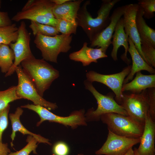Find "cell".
Listing matches in <instances>:
<instances>
[{"instance_id":"obj_41","label":"cell","mask_w":155,"mask_h":155,"mask_svg":"<svg viewBox=\"0 0 155 155\" xmlns=\"http://www.w3.org/2000/svg\"><path fill=\"white\" fill-rule=\"evenodd\" d=\"M77 155H84L83 154H78Z\"/></svg>"},{"instance_id":"obj_8","label":"cell","mask_w":155,"mask_h":155,"mask_svg":"<svg viewBox=\"0 0 155 155\" xmlns=\"http://www.w3.org/2000/svg\"><path fill=\"white\" fill-rule=\"evenodd\" d=\"M18 78L16 93L21 99L31 101L35 105H40L49 110H54L57 108L56 103L47 101L38 94L33 83L23 69L21 65L15 69Z\"/></svg>"},{"instance_id":"obj_40","label":"cell","mask_w":155,"mask_h":155,"mask_svg":"<svg viewBox=\"0 0 155 155\" xmlns=\"http://www.w3.org/2000/svg\"><path fill=\"white\" fill-rule=\"evenodd\" d=\"M1 1L0 0V8H1Z\"/></svg>"},{"instance_id":"obj_2","label":"cell","mask_w":155,"mask_h":155,"mask_svg":"<svg viewBox=\"0 0 155 155\" xmlns=\"http://www.w3.org/2000/svg\"><path fill=\"white\" fill-rule=\"evenodd\" d=\"M21 63L24 71L42 97L52 82L59 76V71L43 59L34 57L25 59Z\"/></svg>"},{"instance_id":"obj_3","label":"cell","mask_w":155,"mask_h":155,"mask_svg":"<svg viewBox=\"0 0 155 155\" xmlns=\"http://www.w3.org/2000/svg\"><path fill=\"white\" fill-rule=\"evenodd\" d=\"M71 35L57 34L48 36L40 34L35 36L34 42L41 51L46 61L57 63V57L61 53H65L71 49Z\"/></svg>"},{"instance_id":"obj_19","label":"cell","mask_w":155,"mask_h":155,"mask_svg":"<svg viewBox=\"0 0 155 155\" xmlns=\"http://www.w3.org/2000/svg\"><path fill=\"white\" fill-rule=\"evenodd\" d=\"M128 42L129 45L128 52L131 56L132 65L130 72L125 79L123 84L132 80L135 74L139 71L145 70L152 74H154L155 73V69L144 61L138 52L133 43L129 37Z\"/></svg>"},{"instance_id":"obj_7","label":"cell","mask_w":155,"mask_h":155,"mask_svg":"<svg viewBox=\"0 0 155 155\" xmlns=\"http://www.w3.org/2000/svg\"><path fill=\"white\" fill-rule=\"evenodd\" d=\"M21 107L32 110L39 115L40 120L37 123V126L46 120L50 122L58 123L66 126H69L72 129H75L80 125H87L84 110L74 111L69 116L63 117L56 115L40 105L28 104L22 106Z\"/></svg>"},{"instance_id":"obj_11","label":"cell","mask_w":155,"mask_h":155,"mask_svg":"<svg viewBox=\"0 0 155 155\" xmlns=\"http://www.w3.org/2000/svg\"><path fill=\"white\" fill-rule=\"evenodd\" d=\"M131 65H129L120 72L111 74H100L93 71L86 73L87 80L92 83L96 82L101 83L110 88L115 96V101L121 105L123 96L122 88L124 81L130 72Z\"/></svg>"},{"instance_id":"obj_34","label":"cell","mask_w":155,"mask_h":155,"mask_svg":"<svg viewBox=\"0 0 155 155\" xmlns=\"http://www.w3.org/2000/svg\"><path fill=\"white\" fill-rule=\"evenodd\" d=\"M12 24L8 13L0 11V27L9 26Z\"/></svg>"},{"instance_id":"obj_21","label":"cell","mask_w":155,"mask_h":155,"mask_svg":"<svg viewBox=\"0 0 155 155\" xmlns=\"http://www.w3.org/2000/svg\"><path fill=\"white\" fill-rule=\"evenodd\" d=\"M23 111L21 107H18L14 113L9 114V118L11 120L12 128V132L11 135L12 140L11 145L13 146V142L16 136L17 131H19L23 135L28 134L32 136L35 138L38 143H46L49 145L51 144L49 142V140L39 135L33 133L25 128L21 123L20 116L22 115Z\"/></svg>"},{"instance_id":"obj_26","label":"cell","mask_w":155,"mask_h":155,"mask_svg":"<svg viewBox=\"0 0 155 155\" xmlns=\"http://www.w3.org/2000/svg\"><path fill=\"white\" fill-rule=\"evenodd\" d=\"M16 88V86H13L5 90L0 91V110L5 108L9 103L21 99L17 95Z\"/></svg>"},{"instance_id":"obj_42","label":"cell","mask_w":155,"mask_h":155,"mask_svg":"<svg viewBox=\"0 0 155 155\" xmlns=\"http://www.w3.org/2000/svg\"></svg>"},{"instance_id":"obj_18","label":"cell","mask_w":155,"mask_h":155,"mask_svg":"<svg viewBox=\"0 0 155 155\" xmlns=\"http://www.w3.org/2000/svg\"><path fill=\"white\" fill-rule=\"evenodd\" d=\"M151 88H155V74L146 75L139 71L131 82L123 84L121 90L123 93L129 91L131 93L138 94Z\"/></svg>"},{"instance_id":"obj_9","label":"cell","mask_w":155,"mask_h":155,"mask_svg":"<svg viewBox=\"0 0 155 155\" xmlns=\"http://www.w3.org/2000/svg\"><path fill=\"white\" fill-rule=\"evenodd\" d=\"M121 100L120 105L128 116L144 125L146 116L149 113L147 89L138 94L123 93Z\"/></svg>"},{"instance_id":"obj_6","label":"cell","mask_w":155,"mask_h":155,"mask_svg":"<svg viewBox=\"0 0 155 155\" xmlns=\"http://www.w3.org/2000/svg\"><path fill=\"white\" fill-rule=\"evenodd\" d=\"M84 84L86 89L93 94L98 104L96 110L91 108L85 115L86 121H99L102 115L111 113L128 116L124 109L117 103L112 95H105L101 94L96 89L92 83L87 80L84 81Z\"/></svg>"},{"instance_id":"obj_20","label":"cell","mask_w":155,"mask_h":155,"mask_svg":"<svg viewBox=\"0 0 155 155\" xmlns=\"http://www.w3.org/2000/svg\"><path fill=\"white\" fill-rule=\"evenodd\" d=\"M83 0H70L61 5H55L52 12L55 18L76 22L78 11Z\"/></svg>"},{"instance_id":"obj_36","label":"cell","mask_w":155,"mask_h":155,"mask_svg":"<svg viewBox=\"0 0 155 155\" xmlns=\"http://www.w3.org/2000/svg\"><path fill=\"white\" fill-rule=\"evenodd\" d=\"M35 1V0H28L21 11H23L27 9L33 4Z\"/></svg>"},{"instance_id":"obj_16","label":"cell","mask_w":155,"mask_h":155,"mask_svg":"<svg viewBox=\"0 0 155 155\" xmlns=\"http://www.w3.org/2000/svg\"><path fill=\"white\" fill-rule=\"evenodd\" d=\"M88 43L84 42L79 50L71 53L69 57L71 60L81 62L84 66L89 65L92 62H97V60L107 57L106 53L101 48H94L88 46Z\"/></svg>"},{"instance_id":"obj_23","label":"cell","mask_w":155,"mask_h":155,"mask_svg":"<svg viewBox=\"0 0 155 155\" xmlns=\"http://www.w3.org/2000/svg\"><path fill=\"white\" fill-rule=\"evenodd\" d=\"M15 56L8 45L0 44V67L2 72L6 73L13 65Z\"/></svg>"},{"instance_id":"obj_33","label":"cell","mask_w":155,"mask_h":155,"mask_svg":"<svg viewBox=\"0 0 155 155\" xmlns=\"http://www.w3.org/2000/svg\"><path fill=\"white\" fill-rule=\"evenodd\" d=\"M53 155H68L69 148L68 145L63 142L56 143L52 148Z\"/></svg>"},{"instance_id":"obj_27","label":"cell","mask_w":155,"mask_h":155,"mask_svg":"<svg viewBox=\"0 0 155 155\" xmlns=\"http://www.w3.org/2000/svg\"><path fill=\"white\" fill-rule=\"evenodd\" d=\"M141 39V49L146 63L155 67V48L149 42Z\"/></svg>"},{"instance_id":"obj_29","label":"cell","mask_w":155,"mask_h":155,"mask_svg":"<svg viewBox=\"0 0 155 155\" xmlns=\"http://www.w3.org/2000/svg\"><path fill=\"white\" fill-rule=\"evenodd\" d=\"M137 4L139 9L142 11L143 16L150 19L155 16V0H139Z\"/></svg>"},{"instance_id":"obj_4","label":"cell","mask_w":155,"mask_h":155,"mask_svg":"<svg viewBox=\"0 0 155 155\" xmlns=\"http://www.w3.org/2000/svg\"><path fill=\"white\" fill-rule=\"evenodd\" d=\"M100 119L107 125L108 130L119 136L138 138L143 131L144 125L129 116L111 113L102 115Z\"/></svg>"},{"instance_id":"obj_13","label":"cell","mask_w":155,"mask_h":155,"mask_svg":"<svg viewBox=\"0 0 155 155\" xmlns=\"http://www.w3.org/2000/svg\"><path fill=\"white\" fill-rule=\"evenodd\" d=\"M126 5L119 7L114 9L110 16V24L90 42L91 47L96 46V48H101L106 53L111 44V40L116 26L123 16Z\"/></svg>"},{"instance_id":"obj_5","label":"cell","mask_w":155,"mask_h":155,"mask_svg":"<svg viewBox=\"0 0 155 155\" xmlns=\"http://www.w3.org/2000/svg\"><path fill=\"white\" fill-rule=\"evenodd\" d=\"M55 5L51 0H35L27 9L17 12L11 20L18 22L28 20L55 27L58 20L55 18L52 12Z\"/></svg>"},{"instance_id":"obj_35","label":"cell","mask_w":155,"mask_h":155,"mask_svg":"<svg viewBox=\"0 0 155 155\" xmlns=\"http://www.w3.org/2000/svg\"><path fill=\"white\" fill-rule=\"evenodd\" d=\"M10 152L7 144L0 142V155H7Z\"/></svg>"},{"instance_id":"obj_39","label":"cell","mask_w":155,"mask_h":155,"mask_svg":"<svg viewBox=\"0 0 155 155\" xmlns=\"http://www.w3.org/2000/svg\"><path fill=\"white\" fill-rule=\"evenodd\" d=\"M134 155H141L138 152L137 148H135L133 149Z\"/></svg>"},{"instance_id":"obj_14","label":"cell","mask_w":155,"mask_h":155,"mask_svg":"<svg viewBox=\"0 0 155 155\" xmlns=\"http://www.w3.org/2000/svg\"><path fill=\"white\" fill-rule=\"evenodd\" d=\"M138 9L137 3L127 5L123 15V24L125 33L133 43L138 52L146 62L141 50V39L136 24V15Z\"/></svg>"},{"instance_id":"obj_24","label":"cell","mask_w":155,"mask_h":155,"mask_svg":"<svg viewBox=\"0 0 155 155\" xmlns=\"http://www.w3.org/2000/svg\"><path fill=\"white\" fill-rule=\"evenodd\" d=\"M18 29L15 23L0 27V44L8 45L15 42L18 36Z\"/></svg>"},{"instance_id":"obj_15","label":"cell","mask_w":155,"mask_h":155,"mask_svg":"<svg viewBox=\"0 0 155 155\" xmlns=\"http://www.w3.org/2000/svg\"><path fill=\"white\" fill-rule=\"evenodd\" d=\"M155 122L149 113L146 116L140 145L137 150L141 155H155Z\"/></svg>"},{"instance_id":"obj_17","label":"cell","mask_w":155,"mask_h":155,"mask_svg":"<svg viewBox=\"0 0 155 155\" xmlns=\"http://www.w3.org/2000/svg\"><path fill=\"white\" fill-rule=\"evenodd\" d=\"M128 38L125 32L123 24V19L121 18L117 23L112 38L113 40L111 44L113 48L111 53V56L114 61L117 60L118 50L120 47L122 46L124 48L125 53L122 55L121 59L125 63H129V60L127 56L129 49Z\"/></svg>"},{"instance_id":"obj_1","label":"cell","mask_w":155,"mask_h":155,"mask_svg":"<svg viewBox=\"0 0 155 155\" xmlns=\"http://www.w3.org/2000/svg\"><path fill=\"white\" fill-rule=\"evenodd\" d=\"M120 0H103L97 12V16L93 18L87 10L90 1H86L78 12L76 21L80 26L90 42L104 29L110 22V12Z\"/></svg>"},{"instance_id":"obj_10","label":"cell","mask_w":155,"mask_h":155,"mask_svg":"<svg viewBox=\"0 0 155 155\" xmlns=\"http://www.w3.org/2000/svg\"><path fill=\"white\" fill-rule=\"evenodd\" d=\"M18 28V36L16 41L9 45L14 53L15 58L13 65L5 74L6 77L12 74L16 68L22 61L34 57L30 47V34L26 28L25 22L22 21Z\"/></svg>"},{"instance_id":"obj_32","label":"cell","mask_w":155,"mask_h":155,"mask_svg":"<svg viewBox=\"0 0 155 155\" xmlns=\"http://www.w3.org/2000/svg\"><path fill=\"white\" fill-rule=\"evenodd\" d=\"M148 101L150 115L155 121V88L147 89Z\"/></svg>"},{"instance_id":"obj_31","label":"cell","mask_w":155,"mask_h":155,"mask_svg":"<svg viewBox=\"0 0 155 155\" xmlns=\"http://www.w3.org/2000/svg\"><path fill=\"white\" fill-rule=\"evenodd\" d=\"M10 109L9 104L5 108L0 110V142H2V135L8 125V114Z\"/></svg>"},{"instance_id":"obj_38","label":"cell","mask_w":155,"mask_h":155,"mask_svg":"<svg viewBox=\"0 0 155 155\" xmlns=\"http://www.w3.org/2000/svg\"><path fill=\"white\" fill-rule=\"evenodd\" d=\"M124 155H134L132 147Z\"/></svg>"},{"instance_id":"obj_25","label":"cell","mask_w":155,"mask_h":155,"mask_svg":"<svg viewBox=\"0 0 155 155\" xmlns=\"http://www.w3.org/2000/svg\"><path fill=\"white\" fill-rule=\"evenodd\" d=\"M29 27L35 36L37 34H40L46 36H53L59 34L55 27L34 21H31Z\"/></svg>"},{"instance_id":"obj_37","label":"cell","mask_w":155,"mask_h":155,"mask_svg":"<svg viewBox=\"0 0 155 155\" xmlns=\"http://www.w3.org/2000/svg\"><path fill=\"white\" fill-rule=\"evenodd\" d=\"M55 5H61L69 1L70 0H51Z\"/></svg>"},{"instance_id":"obj_12","label":"cell","mask_w":155,"mask_h":155,"mask_svg":"<svg viewBox=\"0 0 155 155\" xmlns=\"http://www.w3.org/2000/svg\"><path fill=\"white\" fill-rule=\"evenodd\" d=\"M140 141V138L123 137L108 130L106 142L95 154L96 155H124L131 148L139 143Z\"/></svg>"},{"instance_id":"obj_28","label":"cell","mask_w":155,"mask_h":155,"mask_svg":"<svg viewBox=\"0 0 155 155\" xmlns=\"http://www.w3.org/2000/svg\"><path fill=\"white\" fill-rule=\"evenodd\" d=\"M78 26L76 22H73L65 20H58L55 27L57 31L61 34L71 35L75 34Z\"/></svg>"},{"instance_id":"obj_30","label":"cell","mask_w":155,"mask_h":155,"mask_svg":"<svg viewBox=\"0 0 155 155\" xmlns=\"http://www.w3.org/2000/svg\"><path fill=\"white\" fill-rule=\"evenodd\" d=\"M27 144L19 151L15 152H10L7 155H29L33 152L34 154H37L36 149L38 145L36 139L32 136L29 135L26 139Z\"/></svg>"},{"instance_id":"obj_22","label":"cell","mask_w":155,"mask_h":155,"mask_svg":"<svg viewBox=\"0 0 155 155\" xmlns=\"http://www.w3.org/2000/svg\"><path fill=\"white\" fill-rule=\"evenodd\" d=\"M135 20L137 29L140 39L149 42L155 48V30L147 25L142 11L139 9L136 14Z\"/></svg>"}]
</instances>
